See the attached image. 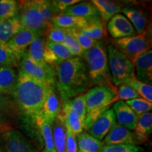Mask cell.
<instances>
[{"label":"cell","mask_w":152,"mask_h":152,"mask_svg":"<svg viewBox=\"0 0 152 152\" xmlns=\"http://www.w3.org/2000/svg\"><path fill=\"white\" fill-rule=\"evenodd\" d=\"M0 152H35V151L21 132L16 130H10L0 135Z\"/></svg>","instance_id":"obj_9"},{"label":"cell","mask_w":152,"mask_h":152,"mask_svg":"<svg viewBox=\"0 0 152 152\" xmlns=\"http://www.w3.org/2000/svg\"><path fill=\"white\" fill-rule=\"evenodd\" d=\"M52 130L56 152H66V129L64 123L56 118L52 125Z\"/></svg>","instance_id":"obj_28"},{"label":"cell","mask_w":152,"mask_h":152,"mask_svg":"<svg viewBox=\"0 0 152 152\" xmlns=\"http://www.w3.org/2000/svg\"><path fill=\"white\" fill-rule=\"evenodd\" d=\"M100 14L104 25L109 21L113 16L119 14L122 7L118 4L108 0H93L91 1Z\"/></svg>","instance_id":"obj_24"},{"label":"cell","mask_w":152,"mask_h":152,"mask_svg":"<svg viewBox=\"0 0 152 152\" xmlns=\"http://www.w3.org/2000/svg\"><path fill=\"white\" fill-rule=\"evenodd\" d=\"M47 85L18 71V81L12 96L19 109L34 122L42 116V105Z\"/></svg>","instance_id":"obj_2"},{"label":"cell","mask_w":152,"mask_h":152,"mask_svg":"<svg viewBox=\"0 0 152 152\" xmlns=\"http://www.w3.org/2000/svg\"><path fill=\"white\" fill-rule=\"evenodd\" d=\"M38 4L42 20L47 28L51 25L53 18L56 16V12L50 1L46 0H38Z\"/></svg>","instance_id":"obj_34"},{"label":"cell","mask_w":152,"mask_h":152,"mask_svg":"<svg viewBox=\"0 0 152 152\" xmlns=\"http://www.w3.org/2000/svg\"><path fill=\"white\" fill-rule=\"evenodd\" d=\"M63 14L82 17L88 20V18L96 16L98 11L92 2H82L68 7Z\"/></svg>","instance_id":"obj_27"},{"label":"cell","mask_w":152,"mask_h":152,"mask_svg":"<svg viewBox=\"0 0 152 152\" xmlns=\"http://www.w3.org/2000/svg\"><path fill=\"white\" fill-rule=\"evenodd\" d=\"M134 136L139 143H144L149 140L152 132V113L151 112L142 114L137 118Z\"/></svg>","instance_id":"obj_21"},{"label":"cell","mask_w":152,"mask_h":152,"mask_svg":"<svg viewBox=\"0 0 152 152\" xmlns=\"http://www.w3.org/2000/svg\"><path fill=\"white\" fill-rule=\"evenodd\" d=\"M61 44H62L71 52L73 56L80 57L81 58L83 56V54H84L85 52L80 46L79 44L77 43L75 37L70 33V30H68V33L66 34L65 37L64 38Z\"/></svg>","instance_id":"obj_36"},{"label":"cell","mask_w":152,"mask_h":152,"mask_svg":"<svg viewBox=\"0 0 152 152\" xmlns=\"http://www.w3.org/2000/svg\"><path fill=\"white\" fill-rule=\"evenodd\" d=\"M106 50L111 81L114 86L116 87L125 84L128 80L135 76L134 66L122 52L113 45H109Z\"/></svg>","instance_id":"obj_5"},{"label":"cell","mask_w":152,"mask_h":152,"mask_svg":"<svg viewBox=\"0 0 152 152\" xmlns=\"http://www.w3.org/2000/svg\"><path fill=\"white\" fill-rule=\"evenodd\" d=\"M18 81V73L14 68L0 66V93L12 94Z\"/></svg>","instance_id":"obj_18"},{"label":"cell","mask_w":152,"mask_h":152,"mask_svg":"<svg viewBox=\"0 0 152 152\" xmlns=\"http://www.w3.org/2000/svg\"><path fill=\"white\" fill-rule=\"evenodd\" d=\"M134 67L136 70L135 77L138 80L151 85L152 81V51L150 49L142 54L136 60Z\"/></svg>","instance_id":"obj_17"},{"label":"cell","mask_w":152,"mask_h":152,"mask_svg":"<svg viewBox=\"0 0 152 152\" xmlns=\"http://www.w3.org/2000/svg\"><path fill=\"white\" fill-rule=\"evenodd\" d=\"M113 47L121 52L134 66L136 60L151 47V40L146 32L130 37L113 40Z\"/></svg>","instance_id":"obj_6"},{"label":"cell","mask_w":152,"mask_h":152,"mask_svg":"<svg viewBox=\"0 0 152 152\" xmlns=\"http://www.w3.org/2000/svg\"><path fill=\"white\" fill-rule=\"evenodd\" d=\"M18 4V14L23 29L43 35L47 26L42 18L38 0H24Z\"/></svg>","instance_id":"obj_7"},{"label":"cell","mask_w":152,"mask_h":152,"mask_svg":"<svg viewBox=\"0 0 152 152\" xmlns=\"http://www.w3.org/2000/svg\"><path fill=\"white\" fill-rule=\"evenodd\" d=\"M37 127L43 140L44 149L42 152H56L53 141L52 125L43 116L38 118L33 123Z\"/></svg>","instance_id":"obj_23"},{"label":"cell","mask_w":152,"mask_h":152,"mask_svg":"<svg viewBox=\"0 0 152 152\" xmlns=\"http://www.w3.org/2000/svg\"><path fill=\"white\" fill-rule=\"evenodd\" d=\"M89 77V87L106 85L116 88L111 81L107 50L104 44L97 41L92 48L83 54Z\"/></svg>","instance_id":"obj_3"},{"label":"cell","mask_w":152,"mask_h":152,"mask_svg":"<svg viewBox=\"0 0 152 152\" xmlns=\"http://www.w3.org/2000/svg\"><path fill=\"white\" fill-rule=\"evenodd\" d=\"M68 30L56 27L53 25H49L45 30L47 40L55 43H61L64 38L68 33Z\"/></svg>","instance_id":"obj_37"},{"label":"cell","mask_w":152,"mask_h":152,"mask_svg":"<svg viewBox=\"0 0 152 152\" xmlns=\"http://www.w3.org/2000/svg\"><path fill=\"white\" fill-rule=\"evenodd\" d=\"M1 125H2V119H1V115H0V129L1 128Z\"/></svg>","instance_id":"obj_44"},{"label":"cell","mask_w":152,"mask_h":152,"mask_svg":"<svg viewBox=\"0 0 152 152\" xmlns=\"http://www.w3.org/2000/svg\"><path fill=\"white\" fill-rule=\"evenodd\" d=\"M117 123L130 130L135 128L137 116L130 106L123 101H118L113 104V109Z\"/></svg>","instance_id":"obj_16"},{"label":"cell","mask_w":152,"mask_h":152,"mask_svg":"<svg viewBox=\"0 0 152 152\" xmlns=\"http://www.w3.org/2000/svg\"><path fill=\"white\" fill-rule=\"evenodd\" d=\"M110 145H133L137 146V142L132 131L122 126L117 122L105 137L104 144Z\"/></svg>","instance_id":"obj_11"},{"label":"cell","mask_w":152,"mask_h":152,"mask_svg":"<svg viewBox=\"0 0 152 152\" xmlns=\"http://www.w3.org/2000/svg\"><path fill=\"white\" fill-rule=\"evenodd\" d=\"M66 126V125H65ZM66 152H77V143L76 136L71 130L66 126Z\"/></svg>","instance_id":"obj_41"},{"label":"cell","mask_w":152,"mask_h":152,"mask_svg":"<svg viewBox=\"0 0 152 152\" xmlns=\"http://www.w3.org/2000/svg\"><path fill=\"white\" fill-rule=\"evenodd\" d=\"M13 102L6 94L0 93V111H7L12 105Z\"/></svg>","instance_id":"obj_43"},{"label":"cell","mask_w":152,"mask_h":152,"mask_svg":"<svg viewBox=\"0 0 152 152\" xmlns=\"http://www.w3.org/2000/svg\"><path fill=\"white\" fill-rule=\"evenodd\" d=\"M89 20L85 18L65 14H57L53 18L51 24L66 30H80L86 27Z\"/></svg>","instance_id":"obj_19"},{"label":"cell","mask_w":152,"mask_h":152,"mask_svg":"<svg viewBox=\"0 0 152 152\" xmlns=\"http://www.w3.org/2000/svg\"><path fill=\"white\" fill-rule=\"evenodd\" d=\"M115 93L116 88L106 85H97L90 89L85 94L86 106L85 130H88L95 120L106 110L109 109L111 104L115 103Z\"/></svg>","instance_id":"obj_4"},{"label":"cell","mask_w":152,"mask_h":152,"mask_svg":"<svg viewBox=\"0 0 152 152\" xmlns=\"http://www.w3.org/2000/svg\"><path fill=\"white\" fill-rule=\"evenodd\" d=\"M70 33L75 37V39L77 40V43L79 44V45L83 49L84 52H86V51L92 48L95 44L96 43V42H97L91 39V38L88 37L86 35H83V34H82L79 30H70Z\"/></svg>","instance_id":"obj_39"},{"label":"cell","mask_w":152,"mask_h":152,"mask_svg":"<svg viewBox=\"0 0 152 152\" xmlns=\"http://www.w3.org/2000/svg\"><path fill=\"white\" fill-rule=\"evenodd\" d=\"M39 36L42 35L35 32L23 29L12 39H11L7 45L14 53L19 62L33 41Z\"/></svg>","instance_id":"obj_14"},{"label":"cell","mask_w":152,"mask_h":152,"mask_svg":"<svg viewBox=\"0 0 152 152\" xmlns=\"http://www.w3.org/2000/svg\"><path fill=\"white\" fill-rule=\"evenodd\" d=\"M46 42L47 39L45 36H39L34 39L26 51L30 59L37 65L46 64L44 61V51Z\"/></svg>","instance_id":"obj_26"},{"label":"cell","mask_w":152,"mask_h":152,"mask_svg":"<svg viewBox=\"0 0 152 152\" xmlns=\"http://www.w3.org/2000/svg\"><path fill=\"white\" fill-rule=\"evenodd\" d=\"M115 123L116 119L113 110L109 109L95 120L87 131L93 137L102 141L107 135Z\"/></svg>","instance_id":"obj_10"},{"label":"cell","mask_w":152,"mask_h":152,"mask_svg":"<svg viewBox=\"0 0 152 152\" xmlns=\"http://www.w3.org/2000/svg\"><path fill=\"white\" fill-rule=\"evenodd\" d=\"M61 109L56 86L47 85L42 105V116L52 125Z\"/></svg>","instance_id":"obj_12"},{"label":"cell","mask_w":152,"mask_h":152,"mask_svg":"<svg viewBox=\"0 0 152 152\" xmlns=\"http://www.w3.org/2000/svg\"><path fill=\"white\" fill-rule=\"evenodd\" d=\"M140 98L139 94L135 92L134 89L128 85H121L116 88L115 102L118 101H129L134 99Z\"/></svg>","instance_id":"obj_38"},{"label":"cell","mask_w":152,"mask_h":152,"mask_svg":"<svg viewBox=\"0 0 152 152\" xmlns=\"http://www.w3.org/2000/svg\"><path fill=\"white\" fill-rule=\"evenodd\" d=\"M22 30L18 16L8 20H0V42L7 43Z\"/></svg>","instance_id":"obj_22"},{"label":"cell","mask_w":152,"mask_h":152,"mask_svg":"<svg viewBox=\"0 0 152 152\" xmlns=\"http://www.w3.org/2000/svg\"><path fill=\"white\" fill-rule=\"evenodd\" d=\"M54 69L56 73V87L62 102L82 94L89 87L87 66L80 57H71Z\"/></svg>","instance_id":"obj_1"},{"label":"cell","mask_w":152,"mask_h":152,"mask_svg":"<svg viewBox=\"0 0 152 152\" xmlns=\"http://www.w3.org/2000/svg\"><path fill=\"white\" fill-rule=\"evenodd\" d=\"M125 103L130 106L137 118L142 114L149 112L152 109V103H150L142 98L126 101Z\"/></svg>","instance_id":"obj_35"},{"label":"cell","mask_w":152,"mask_h":152,"mask_svg":"<svg viewBox=\"0 0 152 152\" xmlns=\"http://www.w3.org/2000/svg\"><path fill=\"white\" fill-rule=\"evenodd\" d=\"M18 66V61L7 43L0 42V66L16 67Z\"/></svg>","instance_id":"obj_33"},{"label":"cell","mask_w":152,"mask_h":152,"mask_svg":"<svg viewBox=\"0 0 152 152\" xmlns=\"http://www.w3.org/2000/svg\"><path fill=\"white\" fill-rule=\"evenodd\" d=\"M57 13L64 12L68 7L80 2V0H54L51 1Z\"/></svg>","instance_id":"obj_42"},{"label":"cell","mask_w":152,"mask_h":152,"mask_svg":"<svg viewBox=\"0 0 152 152\" xmlns=\"http://www.w3.org/2000/svg\"><path fill=\"white\" fill-rule=\"evenodd\" d=\"M80 32L83 35L87 36L95 41L99 40L104 37L105 30L104 28V23L102 20L94 18L89 21L86 27L79 30Z\"/></svg>","instance_id":"obj_29"},{"label":"cell","mask_w":152,"mask_h":152,"mask_svg":"<svg viewBox=\"0 0 152 152\" xmlns=\"http://www.w3.org/2000/svg\"><path fill=\"white\" fill-rule=\"evenodd\" d=\"M76 137L77 152H100L104 147L103 142L93 137L88 133L82 132Z\"/></svg>","instance_id":"obj_25"},{"label":"cell","mask_w":152,"mask_h":152,"mask_svg":"<svg viewBox=\"0 0 152 152\" xmlns=\"http://www.w3.org/2000/svg\"><path fill=\"white\" fill-rule=\"evenodd\" d=\"M125 85H128L135 90V92L142 96V99L147 102L152 103V86L151 85L147 84L138 80L136 77H132L125 83Z\"/></svg>","instance_id":"obj_30"},{"label":"cell","mask_w":152,"mask_h":152,"mask_svg":"<svg viewBox=\"0 0 152 152\" xmlns=\"http://www.w3.org/2000/svg\"><path fill=\"white\" fill-rule=\"evenodd\" d=\"M18 14V4L15 0L0 1V20H8Z\"/></svg>","instance_id":"obj_32"},{"label":"cell","mask_w":152,"mask_h":152,"mask_svg":"<svg viewBox=\"0 0 152 152\" xmlns=\"http://www.w3.org/2000/svg\"><path fill=\"white\" fill-rule=\"evenodd\" d=\"M121 12L128 19L137 34L146 32L148 19L147 14L143 11L130 7H125L121 9Z\"/></svg>","instance_id":"obj_20"},{"label":"cell","mask_w":152,"mask_h":152,"mask_svg":"<svg viewBox=\"0 0 152 152\" xmlns=\"http://www.w3.org/2000/svg\"><path fill=\"white\" fill-rule=\"evenodd\" d=\"M142 149L133 145L104 146L100 152H142Z\"/></svg>","instance_id":"obj_40"},{"label":"cell","mask_w":152,"mask_h":152,"mask_svg":"<svg viewBox=\"0 0 152 152\" xmlns=\"http://www.w3.org/2000/svg\"><path fill=\"white\" fill-rule=\"evenodd\" d=\"M64 104H65L69 107L72 111L78 115L80 120L84 123L85 117H86V106H85V94H80L75 96L72 99L63 102Z\"/></svg>","instance_id":"obj_31"},{"label":"cell","mask_w":152,"mask_h":152,"mask_svg":"<svg viewBox=\"0 0 152 152\" xmlns=\"http://www.w3.org/2000/svg\"><path fill=\"white\" fill-rule=\"evenodd\" d=\"M73 57L71 52L62 44L47 40L44 51L45 64L54 68L64 61Z\"/></svg>","instance_id":"obj_15"},{"label":"cell","mask_w":152,"mask_h":152,"mask_svg":"<svg viewBox=\"0 0 152 152\" xmlns=\"http://www.w3.org/2000/svg\"><path fill=\"white\" fill-rule=\"evenodd\" d=\"M18 66L19 71L47 85L56 86V73L54 68L47 64L42 66L35 64L30 59L26 52L19 61Z\"/></svg>","instance_id":"obj_8"},{"label":"cell","mask_w":152,"mask_h":152,"mask_svg":"<svg viewBox=\"0 0 152 152\" xmlns=\"http://www.w3.org/2000/svg\"><path fill=\"white\" fill-rule=\"evenodd\" d=\"M107 29L111 37L115 39L130 37L136 34L134 27L128 19L121 14H115L110 19Z\"/></svg>","instance_id":"obj_13"}]
</instances>
